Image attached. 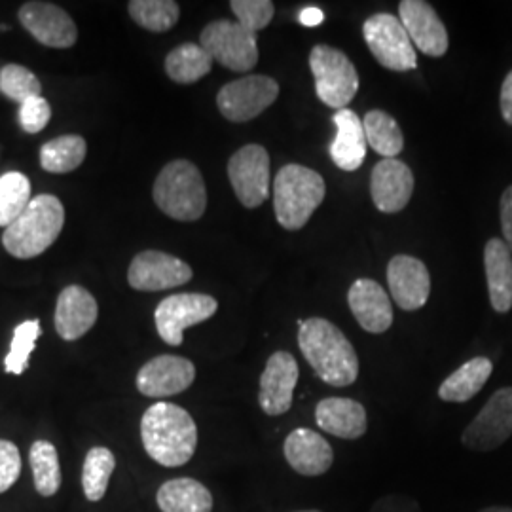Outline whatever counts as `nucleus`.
Returning a JSON list of instances; mask_svg holds the SVG:
<instances>
[{"instance_id":"a878e982","label":"nucleus","mask_w":512,"mask_h":512,"mask_svg":"<svg viewBox=\"0 0 512 512\" xmlns=\"http://www.w3.org/2000/svg\"><path fill=\"white\" fill-rule=\"evenodd\" d=\"M156 503L162 512H211L213 495L194 478H173L160 486Z\"/></svg>"},{"instance_id":"ea45409f","label":"nucleus","mask_w":512,"mask_h":512,"mask_svg":"<svg viewBox=\"0 0 512 512\" xmlns=\"http://www.w3.org/2000/svg\"><path fill=\"white\" fill-rule=\"evenodd\" d=\"M370 512H421L416 499L406 495H385L380 497Z\"/></svg>"},{"instance_id":"c03bdc74","label":"nucleus","mask_w":512,"mask_h":512,"mask_svg":"<svg viewBox=\"0 0 512 512\" xmlns=\"http://www.w3.org/2000/svg\"><path fill=\"white\" fill-rule=\"evenodd\" d=\"M478 512H512L511 507H488V509H482Z\"/></svg>"},{"instance_id":"f3484780","label":"nucleus","mask_w":512,"mask_h":512,"mask_svg":"<svg viewBox=\"0 0 512 512\" xmlns=\"http://www.w3.org/2000/svg\"><path fill=\"white\" fill-rule=\"evenodd\" d=\"M387 283L393 300L404 311L420 310L431 294V275L416 256H393L387 266Z\"/></svg>"},{"instance_id":"bb28decb","label":"nucleus","mask_w":512,"mask_h":512,"mask_svg":"<svg viewBox=\"0 0 512 512\" xmlns=\"http://www.w3.org/2000/svg\"><path fill=\"white\" fill-rule=\"evenodd\" d=\"M494 365L488 357H475L459 366L439 387V397L444 403H467L488 384Z\"/></svg>"},{"instance_id":"9b49d317","label":"nucleus","mask_w":512,"mask_h":512,"mask_svg":"<svg viewBox=\"0 0 512 512\" xmlns=\"http://www.w3.org/2000/svg\"><path fill=\"white\" fill-rule=\"evenodd\" d=\"M512 435V387L497 389L461 435L463 446L475 452H494Z\"/></svg>"},{"instance_id":"a211bd4d","label":"nucleus","mask_w":512,"mask_h":512,"mask_svg":"<svg viewBox=\"0 0 512 512\" xmlns=\"http://www.w3.org/2000/svg\"><path fill=\"white\" fill-rule=\"evenodd\" d=\"M401 23L421 54L442 57L448 52V31L437 10L423 0H403L399 4Z\"/></svg>"},{"instance_id":"72a5a7b5","label":"nucleus","mask_w":512,"mask_h":512,"mask_svg":"<svg viewBox=\"0 0 512 512\" xmlns=\"http://www.w3.org/2000/svg\"><path fill=\"white\" fill-rule=\"evenodd\" d=\"M31 183L19 171L0 177V226L8 228L31 203Z\"/></svg>"},{"instance_id":"c85d7f7f","label":"nucleus","mask_w":512,"mask_h":512,"mask_svg":"<svg viewBox=\"0 0 512 512\" xmlns=\"http://www.w3.org/2000/svg\"><path fill=\"white\" fill-rule=\"evenodd\" d=\"M88 145L80 135H61L40 148V165L54 175L71 173L86 160Z\"/></svg>"},{"instance_id":"58836bf2","label":"nucleus","mask_w":512,"mask_h":512,"mask_svg":"<svg viewBox=\"0 0 512 512\" xmlns=\"http://www.w3.org/2000/svg\"><path fill=\"white\" fill-rule=\"evenodd\" d=\"M21 475V456L18 446L0 439V494L8 492Z\"/></svg>"},{"instance_id":"393cba45","label":"nucleus","mask_w":512,"mask_h":512,"mask_svg":"<svg viewBox=\"0 0 512 512\" xmlns=\"http://www.w3.org/2000/svg\"><path fill=\"white\" fill-rule=\"evenodd\" d=\"M484 268L492 308L507 313L512 308V253L503 239H490L484 247Z\"/></svg>"},{"instance_id":"79ce46f5","label":"nucleus","mask_w":512,"mask_h":512,"mask_svg":"<svg viewBox=\"0 0 512 512\" xmlns=\"http://www.w3.org/2000/svg\"><path fill=\"white\" fill-rule=\"evenodd\" d=\"M499 105H501L503 120L512 126V71L507 74V76H505V80H503Z\"/></svg>"},{"instance_id":"6ab92c4d","label":"nucleus","mask_w":512,"mask_h":512,"mask_svg":"<svg viewBox=\"0 0 512 512\" xmlns=\"http://www.w3.org/2000/svg\"><path fill=\"white\" fill-rule=\"evenodd\" d=\"M372 202L382 213L403 211L414 194L412 169L401 160H382L374 165L370 177Z\"/></svg>"},{"instance_id":"f8f14e48","label":"nucleus","mask_w":512,"mask_h":512,"mask_svg":"<svg viewBox=\"0 0 512 512\" xmlns=\"http://www.w3.org/2000/svg\"><path fill=\"white\" fill-rule=\"evenodd\" d=\"M228 179L247 209L260 207L270 196V154L260 145H245L228 162Z\"/></svg>"},{"instance_id":"9d476101","label":"nucleus","mask_w":512,"mask_h":512,"mask_svg":"<svg viewBox=\"0 0 512 512\" xmlns=\"http://www.w3.org/2000/svg\"><path fill=\"white\" fill-rule=\"evenodd\" d=\"M217 310L219 302L209 294H173L158 304L154 311V321L165 344L181 346L184 330L211 319Z\"/></svg>"},{"instance_id":"ddd939ff","label":"nucleus","mask_w":512,"mask_h":512,"mask_svg":"<svg viewBox=\"0 0 512 512\" xmlns=\"http://www.w3.org/2000/svg\"><path fill=\"white\" fill-rule=\"evenodd\" d=\"M190 279L192 268L181 258L162 251H143L129 264V285L131 289L143 293H158L181 287Z\"/></svg>"},{"instance_id":"c756f323","label":"nucleus","mask_w":512,"mask_h":512,"mask_svg":"<svg viewBox=\"0 0 512 512\" xmlns=\"http://www.w3.org/2000/svg\"><path fill=\"white\" fill-rule=\"evenodd\" d=\"M366 143L374 148L384 160L397 158L404 148V135L397 120L384 110L366 112L365 120Z\"/></svg>"},{"instance_id":"dca6fc26","label":"nucleus","mask_w":512,"mask_h":512,"mask_svg":"<svg viewBox=\"0 0 512 512\" xmlns=\"http://www.w3.org/2000/svg\"><path fill=\"white\" fill-rule=\"evenodd\" d=\"M300 368L291 353L275 351L260 376L258 404L268 416H283L293 406Z\"/></svg>"},{"instance_id":"37998d69","label":"nucleus","mask_w":512,"mask_h":512,"mask_svg":"<svg viewBox=\"0 0 512 512\" xmlns=\"http://www.w3.org/2000/svg\"><path fill=\"white\" fill-rule=\"evenodd\" d=\"M300 23L302 25H306V27H315V25H319V23H323V19H325V14L319 10V8H315V6H310V8H304L302 12H300Z\"/></svg>"},{"instance_id":"a19ab883","label":"nucleus","mask_w":512,"mask_h":512,"mask_svg":"<svg viewBox=\"0 0 512 512\" xmlns=\"http://www.w3.org/2000/svg\"><path fill=\"white\" fill-rule=\"evenodd\" d=\"M501 230L505 243L512 253V186H509L501 196Z\"/></svg>"},{"instance_id":"7ed1b4c3","label":"nucleus","mask_w":512,"mask_h":512,"mask_svg":"<svg viewBox=\"0 0 512 512\" xmlns=\"http://www.w3.org/2000/svg\"><path fill=\"white\" fill-rule=\"evenodd\" d=\"M65 224V209L54 194L35 196L25 211L2 236L4 249L16 258L27 260L48 251L59 238Z\"/></svg>"},{"instance_id":"473e14b6","label":"nucleus","mask_w":512,"mask_h":512,"mask_svg":"<svg viewBox=\"0 0 512 512\" xmlns=\"http://www.w3.org/2000/svg\"><path fill=\"white\" fill-rule=\"evenodd\" d=\"M114 467L116 458L109 448L97 446L88 452L82 469V488L88 501H101L105 497Z\"/></svg>"},{"instance_id":"c9c22d12","label":"nucleus","mask_w":512,"mask_h":512,"mask_svg":"<svg viewBox=\"0 0 512 512\" xmlns=\"http://www.w3.org/2000/svg\"><path fill=\"white\" fill-rule=\"evenodd\" d=\"M0 92L19 105L27 99L40 97L42 84L35 74L21 65H4L0 69Z\"/></svg>"},{"instance_id":"4468645a","label":"nucleus","mask_w":512,"mask_h":512,"mask_svg":"<svg viewBox=\"0 0 512 512\" xmlns=\"http://www.w3.org/2000/svg\"><path fill=\"white\" fill-rule=\"evenodd\" d=\"M23 29L48 48H73L78 40V29L73 18L52 2H25L18 12Z\"/></svg>"},{"instance_id":"a18cd8bd","label":"nucleus","mask_w":512,"mask_h":512,"mask_svg":"<svg viewBox=\"0 0 512 512\" xmlns=\"http://www.w3.org/2000/svg\"><path fill=\"white\" fill-rule=\"evenodd\" d=\"M298 512H323V511H315V509H311V511H298Z\"/></svg>"},{"instance_id":"2eb2a0df","label":"nucleus","mask_w":512,"mask_h":512,"mask_svg":"<svg viewBox=\"0 0 512 512\" xmlns=\"http://www.w3.org/2000/svg\"><path fill=\"white\" fill-rule=\"evenodd\" d=\"M196 380V366L179 355H158L137 374V389L150 399H165L186 391Z\"/></svg>"},{"instance_id":"f704fd0d","label":"nucleus","mask_w":512,"mask_h":512,"mask_svg":"<svg viewBox=\"0 0 512 512\" xmlns=\"http://www.w3.org/2000/svg\"><path fill=\"white\" fill-rule=\"evenodd\" d=\"M40 321L31 319V321H23L21 325L14 330V338L10 344V351L4 359V370L8 374H16L21 376L25 372V368L29 365V357L37 348L38 336H40Z\"/></svg>"},{"instance_id":"4c0bfd02","label":"nucleus","mask_w":512,"mask_h":512,"mask_svg":"<svg viewBox=\"0 0 512 512\" xmlns=\"http://www.w3.org/2000/svg\"><path fill=\"white\" fill-rule=\"evenodd\" d=\"M52 118L50 103L40 95L19 105V126L25 133H38L48 126Z\"/></svg>"},{"instance_id":"423d86ee","label":"nucleus","mask_w":512,"mask_h":512,"mask_svg":"<svg viewBox=\"0 0 512 512\" xmlns=\"http://www.w3.org/2000/svg\"><path fill=\"white\" fill-rule=\"evenodd\" d=\"M317 97L330 107L342 110L359 92V74L348 55L327 44H317L310 54Z\"/></svg>"},{"instance_id":"1a4fd4ad","label":"nucleus","mask_w":512,"mask_h":512,"mask_svg":"<svg viewBox=\"0 0 512 512\" xmlns=\"http://www.w3.org/2000/svg\"><path fill=\"white\" fill-rule=\"evenodd\" d=\"M279 95V84L266 74H249L220 88L217 107L220 114L236 124H243L272 107Z\"/></svg>"},{"instance_id":"7c9ffc66","label":"nucleus","mask_w":512,"mask_h":512,"mask_svg":"<svg viewBox=\"0 0 512 512\" xmlns=\"http://www.w3.org/2000/svg\"><path fill=\"white\" fill-rule=\"evenodd\" d=\"M29 461L35 478V490L44 497H52L61 486V467L54 444L48 440H37L31 446Z\"/></svg>"},{"instance_id":"b1692460","label":"nucleus","mask_w":512,"mask_h":512,"mask_svg":"<svg viewBox=\"0 0 512 512\" xmlns=\"http://www.w3.org/2000/svg\"><path fill=\"white\" fill-rule=\"evenodd\" d=\"M336 137L330 145L332 162L342 171H357L366 158V135L363 120L351 109L336 110L332 116Z\"/></svg>"},{"instance_id":"0eeeda50","label":"nucleus","mask_w":512,"mask_h":512,"mask_svg":"<svg viewBox=\"0 0 512 512\" xmlns=\"http://www.w3.org/2000/svg\"><path fill=\"white\" fill-rule=\"evenodd\" d=\"M200 44L213 61L234 73H247L258 63V42L255 33L238 21L219 19L202 31Z\"/></svg>"},{"instance_id":"f03ea898","label":"nucleus","mask_w":512,"mask_h":512,"mask_svg":"<svg viewBox=\"0 0 512 512\" xmlns=\"http://www.w3.org/2000/svg\"><path fill=\"white\" fill-rule=\"evenodd\" d=\"M141 440L150 459L164 467H183L196 454L198 427L177 404H152L141 420Z\"/></svg>"},{"instance_id":"cd10ccee","label":"nucleus","mask_w":512,"mask_h":512,"mask_svg":"<svg viewBox=\"0 0 512 512\" xmlns=\"http://www.w3.org/2000/svg\"><path fill=\"white\" fill-rule=\"evenodd\" d=\"M213 69V57L202 44L186 42L171 50L165 57V73L177 84H194Z\"/></svg>"},{"instance_id":"412c9836","label":"nucleus","mask_w":512,"mask_h":512,"mask_svg":"<svg viewBox=\"0 0 512 512\" xmlns=\"http://www.w3.org/2000/svg\"><path fill=\"white\" fill-rule=\"evenodd\" d=\"M283 454L291 469L302 476L325 475L334 463L329 440L306 427L294 429L287 435Z\"/></svg>"},{"instance_id":"f257e3e1","label":"nucleus","mask_w":512,"mask_h":512,"mask_svg":"<svg viewBox=\"0 0 512 512\" xmlns=\"http://www.w3.org/2000/svg\"><path fill=\"white\" fill-rule=\"evenodd\" d=\"M298 346L317 378L348 387L359 378V357L346 334L327 319L311 317L298 330Z\"/></svg>"},{"instance_id":"39448f33","label":"nucleus","mask_w":512,"mask_h":512,"mask_svg":"<svg viewBox=\"0 0 512 512\" xmlns=\"http://www.w3.org/2000/svg\"><path fill=\"white\" fill-rule=\"evenodd\" d=\"M154 202L173 220H200L207 207V190L202 173L188 160H175L160 171L154 188Z\"/></svg>"},{"instance_id":"6e6552de","label":"nucleus","mask_w":512,"mask_h":512,"mask_svg":"<svg viewBox=\"0 0 512 512\" xmlns=\"http://www.w3.org/2000/svg\"><path fill=\"white\" fill-rule=\"evenodd\" d=\"M366 46L376 61L389 71H412L418 67V54L401 19L393 14H374L363 25Z\"/></svg>"},{"instance_id":"2f4dec72","label":"nucleus","mask_w":512,"mask_h":512,"mask_svg":"<svg viewBox=\"0 0 512 512\" xmlns=\"http://www.w3.org/2000/svg\"><path fill=\"white\" fill-rule=\"evenodd\" d=\"M131 19L152 33H165L181 18V8L173 0H131L128 4Z\"/></svg>"},{"instance_id":"5701e85b","label":"nucleus","mask_w":512,"mask_h":512,"mask_svg":"<svg viewBox=\"0 0 512 512\" xmlns=\"http://www.w3.org/2000/svg\"><path fill=\"white\" fill-rule=\"evenodd\" d=\"M315 421L321 431L338 439H361L368 429L365 406L346 397H329L315 406Z\"/></svg>"},{"instance_id":"20e7f679","label":"nucleus","mask_w":512,"mask_h":512,"mask_svg":"<svg viewBox=\"0 0 512 512\" xmlns=\"http://www.w3.org/2000/svg\"><path fill=\"white\" fill-rule=\"evenodd\" d=\"M325 194L327 184L317 171L306 165H283L275 175V217L285 230H300L323 203Z\"/></svg>"},{"instance_id":"4be33fe9","label":"nucleus","mask_w":512,"mask_h":512,"mask_svg":"<svg viewBox=\"0 0 512 512\" xmlns=\"http://www.w3.org/2000/svg\"><path fill=\"white\" fill-rule=\"evenodd\" d=\"M348 304L361 329L382 334L393 325V308L384 287L372 279H357L348 293Z\"/></svg>"},{"instance_id":"e433bc0d","label":"nucleus","mask_w":512,"mask_h":512,"mask_svg":"<svg viewBox=\"0 0 512 512\" xmlns=\"http://www.w3.org/2000/svg\"><path fill=\"white\" fill-rule=\"evenodd\" d=\"M230 8L238 23L255 35L272 23L275 14L274 2L270 0H232Z\"/></svg>"},{"instance_id":"aec40b11","label":"nucleus","mask_w":512,"mask_h":512,"mask_svg":"<svg viewBox=\"0 0 512 512\" xmlns=\"http://www.w3.org/2000/svg\"><path fill=\"white\" fill-rule=\"evenodd\" d=\"M99 315L97 300L80 285H69L57 296L54 325L59 338L74 342L92 330Z\"/></svg>"}]
</instances>
